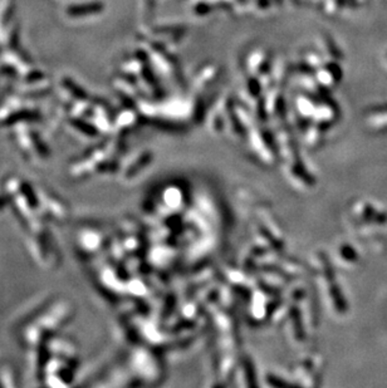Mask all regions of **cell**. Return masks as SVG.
Wrapping results in <instances>:
<instances>
[]
</instances>
